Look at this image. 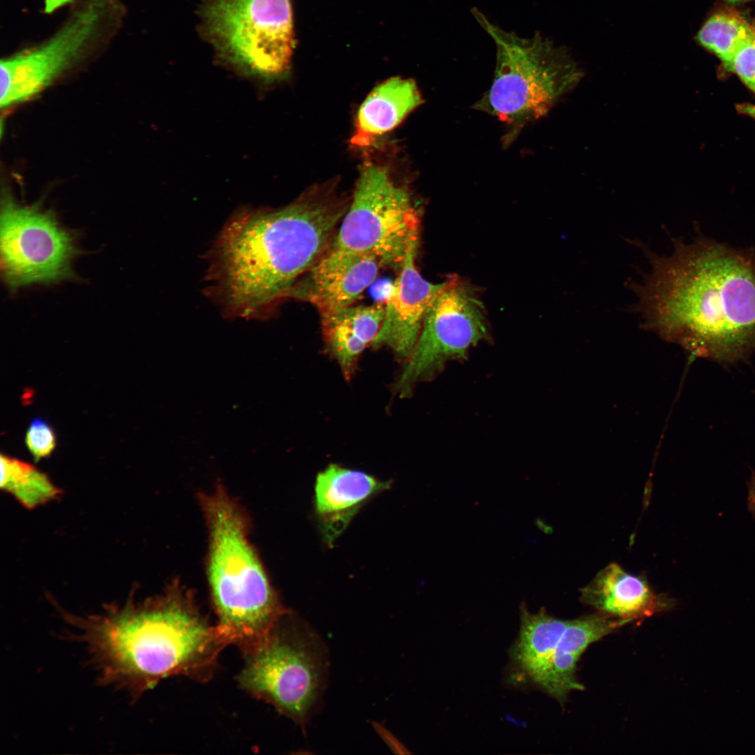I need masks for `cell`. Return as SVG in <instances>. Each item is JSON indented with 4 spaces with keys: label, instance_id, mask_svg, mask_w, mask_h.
Listing matches in <instances>:
<instances>
[{
    "label": "cell",
    "instance_id": "d6986e66",
    "mask_svg": "<svg viewBox=\"0 0 755 755\" xmlns=\"http://www.w3.org/2000/svg\"><path fill=\"white\" fill-rule=\"evenodd\" d=\"M569 621L556 619L540 610L531 613L521 606V628L512 656L522 670L540 686Z\"/></svg>",
    "mask_w": 755,
    "mask_h": 755
},
{
    "label": "cell",
    "instance_id": "8fae6325",
    "mask_svg": "<svg viewBox=\"0 0 755 755\" xmlns=\"http://www.w3.org/2000/svg\"><path fill=\"white\" fill-rule=\"evenodd\" d=\"M489 336L482 302L456 277L445 281L424 317L415 347L396 385L401 396L439 373L450 361L464 359Z\"/></svg>",
    "mask_w": 755,
    "mask_h": 755
},
{
    "label": "cell",
    "instance_id": "6da1fadb",
    "mask_svg": "<svg viewBox=\"0 0 755 755\" xmlns=\"http://www.w3.org/2000/svg\"><path fill=\"white\" fill-rule=\"evenodd\" d=\"M635 285L645 324L693 354L731 363L755 352V253L706 238L649 254Z\"/></svg>",
    "mask_w": 755,
    "mask_h": 755
},
{
    "label": "cell",
    "instance_id": "603a6c76",
    "mask_svg": "<svg viewBox=\"0 0 755 755\" xmlns=\"http://www.w3.org/2000/svg\"><path fill=\"white\" fill-rule=\"evenodd\" d=\"M729 71L735 73L755 93V39L749 41L737 51Z\"/></svg>",
    "mask_w": 755,
    "mask_h": 755
},
{
    "label": "cell",
    "instance_id": "277c9868",
    "mask_svg": "<svg viewBox=\"0 0 755 755\" xmlns=\"http://www.w3.org/2000/svg\"><path fill=\"white\" fill-rule=\"evenodd\" d=\"M209 531L208 578L226 644L247 651L287 613L247 538L245 515L223 489L201 498Z\"/></svg>",
    "mask_w": 755,
    "mask_h": 755
},
{
    "label": "cell",
    "instance_id": "7a4b0ae2",
    "mask_svg": "<svg viewBox=\"0 0 755 755\" xmlns=\"http://www.w3.org/2000/svg\"><path fill=\"white\" fill-rule=\"evenodd\" d=\"M346 206L330 189L280 209L244 208L211 251V294L227 314L263 319L326 251Z\"/></svg>",
    "mask_w": 755,
    "mask_h": 755
},
{
    "label": "cell",
    "instance_id": "2e32d148",
    "mask_svg": "<svg viewBox=\"0 0 755 755\" xmlns=\"http://www.w3.org/2000/svg\"><path fill=\"white\" fill-rule=\"evenodd\" d=\"M384 315V303H377L352 305L321 315L326 346L346 380H350L361 354L378 333Z\"/></svg>",
    "mask_w": 755,
    "mask_h": 755
},
{
    "label": "cell",
    "instance_id": "ba28073f",
    "mask_svg": "<svg viewBox=\"0 0 755 755\" xmlns=\"http://www.w3.org/2000/svg\"><path fill=\"white\" fill-rule=\"evenodd\" d=\"M201 17L203 34L236 69L264 80L289 70L294 48L290 0H205Z\"/></svg>",
    "mask_w": 755,
    "mask_h": 755
},
{
    "label": "cell",
    "instance_id": "30bf717a",
    "mask_svg": "<svg viewBox=\"0 0 755 755\" xmlns=\"http://www.w3.org/2000/svg\"><path fill=\"white\" fill-rule=\"evenodd\" d=\"M0 218L1 271L10 289L74 277L78 250L53 213L20 204L6 193Z\"/></svg>",
    "mask_w": 755,
    "mask_h": 755
},
{
    "label": "cell",
    "instance_id": "cb8c5ba5",
    "mask_svg": "<svg viewBox=\"0 0 755 755\" xmlns=\"http://www.w3.org/2000/svg\"><path fill=\"white\" fill-rule=\"evenodd\" d=\"M76 0H43V11L52 14L64 6L71 5Z\"/></svg>",
    "mask_w": 755,
    "mask_h": 755
},
{
    "label": "cell",
    "instance_id": "9a60e30c",
    "mask_svg": "<svg viewBox=\"0 0 755 755\" xmlns=\"http://www.w3.org/2000/svg\"><path fill=\"white\" fill-rule=\"evenodd\" d=\"M582 601L600 611L633 621L652 615L666 603L642 577L625 571L617 563L601 570L581 591Z\"/></svg>",
    "mask_w": 755,
    "mask_h": 755
},
{
    "label": "cell",
    "instance_id": "44dd1931",
    "mask_svg": "<svg viewBox=\"0 0 755 755\" xmlns=\"http://www.w3.org/2000/svg\"><path fill=\"white\" fill-rule=\"evenodd\" d=\"M1 488L31 509L55 498L59 490L32 465L1 454Z\"/></svg>",
    "mask_w": 755,
    "mask_h": 755
},
{
    "label": "cell",
    "instance_id": "8992f818",
    "mask_svg": "<svg viewBox=\"0 0 755 755\" xmlns=\"http://www.w3.org/2000/svg\"><path fill=\"white\" fill-rule=\"evenodd\" d=\"M45 39L1 59V108L27 101L104 50L123 27L122 0H76Z\"/></svg>",
    "mask_w": 755,
    "mask_h": 755
},
{
    "label": "cell",
    "instance_id": "ac0fdd59",
    "mask_svg": "<svg viewBox=\"0 0 755 755\" xmlns=\"http://www.w3.org/2000/svg\"><path fill=\"white\" fill-rule=\"evenodd\" d=\"M630 621L603 615H591L569 621L554 653L542 688L561 700L572 690L583 686L576 680V663L591 643Z\"/></svg>",
    "mask_w": 755,
    "mask_h": 755
},
{
    "label": "cell",
    "instance_id": "ffe728a7",
    "mask_svg": "<svg viewBox=\"0 0 755 755\" xmlns=\"http://www.w3.org/2000/svg\"><path fill=\"white\" fill-rule=\"evenodd\" d=\"M697 40L729 70L737 51L755 39V28L743 17L728 11L715 13L702 26Z\"/></svg>",
    "mask_w": 755,
    "mask_h": 755
},
{
    "label": "cell",
    "instance_id": "4fadbf2b",
    "mask_svg": "<svg viewBox=\"0 0 755 755\" xmlns=\"http://www.w3.org/2000/svg\"><path fill=\"white\" fill-rule=\"evenodd\" d=\"M419 244L407 253L385 304L381 328L372 343L374 347H389L399 359L407 360L419 336L429 306L444 286L426 280L415 259Z\"/></svg>",
    "mask_w": 755,
    "mask_h": 755
},
{
    "label": "cell",
    "instance_id": "484cf974",
    "mask_svg": "<svg viewBox=\"0 0 755 755\" xmlns=\"http://www.w3.org/2000/svg\"><path fill=\"white\" fill-rule=\"evenodd\" d=\"M749 498L750 507L755 511V479L751 487Z\"/></svg>",
    "mask_w": 755,
    "mask_h": 755
},
{
    "label": "cell",
    "instance_id": "d4e9b609",
    "mask_svg": "<svg viewBox=\"0 0 755 755\" xmlns=\"http://www.w3.org/2000/svg\"><path fill=\"white\" fill-rule=\"evenodd\" d=\"M740 112L755 118V104H745L739 106Z\"/></svg>",
    "mask_w": 755,
    "mask_h": 755
},
{
    "label": "cell",
    "instance_id": "7c38bea8",
    "mask_svg": "<svg viewBox=\"0 0 755 755\" xmlns=\"http://www.w3.org/2000/svg\"><path fill=\"white\" fill-rule=\"evenodd\" d=\"M380 261L371 254L325 251L292 287L287 297L310 303L320 315L352 305L375 281Z\"/></svg>",
    "mask_w": 755,
    "mask_h": 755
},
{
    "label": "cell",
    "instance_id": "9c48e42d",
    "mask_svg": "<svg viewBox=\"0 0 755 755\" xmlns=\"http://www.w3.org/2000/svg\"><path fill=\"white\" fill-rule=\"evenodd\" d=\"M419 214L410 195L385 167L364 165L352 203L326 251L375 256L382 267L400 269L419 244Z\"/></svg>",
    "mask_w": 755,
    "mask_h": 755
},
{
    "label": "cell",
    "instance_id": "3957f363",
    "mask_svg": "<svg viewBox=\"0 0 755 755\" xmlns=\"http://www.w3.org/2000/svg\"><path fill=\"white\" fill-rule=\"evenodd\" d=\"M64 621L66 637L84 649L98 682L134 699L166 677L205 673L226 645L217 627L175 590L101 614H66Z\"/></svg>",
    "mask_w": 755,
    "mask_h": 755
},
{
    "label": "cell",
    "instance_id": "52a82bcc",
    "mask_svg": "<svg viewBox=\"0 0 755 755\" xmlns=\"http://www.w3.org/2000/svg\"><path fill=\"white\" fill-rule=\"evenodd\" d=\"M282 615L246 651L238 675L242 688L304 725L317 710L328 670L326 649L305 622Z\"/></svg>",
    "mask_w": 755,
    "mask_h": 755
},
{
    "label": "cell",
    "instance_id": "5bb4252c",
    "mask_svg": "<svg viewBox=\"0 0 755 755\" xmlns=\"http://www.w3.org/2000/svg\"><path fill=\"white\" fill-rule=\"evenodd\" d=\"M389 487V482L337 464L319 473L314 507L325 541L333 542L364 503Z\"/></svg>",
    "mask_w": 755,
    "mask_h": 755
},
{
    "label": "cell",
    "instance_id": "5b68a950",
    "mask_svg": "<svg viewBox=\"0 0 755 755\" xmlns=\"http://www.w3.org/2000/svg\"><path fill=\"white\" fill-rule=\"evenodd\" d=\"M473 17L493 40L496 66L490 88L474 105L507 126L510 145L528 123L545 116L582 77L566 48L536 32L524 37L491 21L477 8Z\"/></svg>",
    "mask_w": 755,
    "mask_h": 755
},
{
    "label": "cell",
    "instance_id": "7402d4cb",
    "mask_svg": "<svg viewBox=\"0 0 755 755\" xmlns=\"http://www.w3.org/2000/svg\"><path fill=\"white\" fill-rule=\"evenodd\" d=\"M27 447L36 461L49 456L56 445L55 435L44 420L34 419L25 436Z\"/></svg>",
    "mask_w": 755,
    "mask_h": 755
},
{
    "label": "cell",
    "instance_id": "4316f807",
    "mask_svg": "<svg viewBox=\"0 0 755 755\" xmlns=\"http://www.w3.org/2000/svg\"><path fill=\"white\" fill-rule=\"evenodd\" d=\"M723 1L731 4H739L745 2L750 1L752 0H722Z\"/></svg>",
    "mask_w": 755,
    "mask_h": 755
},
{
    "label": "cell",
    "instance_id": "e0dca14e",
    "mask_svg": "<svg viewBox=\"0 0 755 755\" xmlns=\"http://www.w3.org/2000/svg\"><path fill=\"white\" fill-rule=\"evenodd\" d=\"M422 101L413 80L396 77L386 80L369 94L359 108L351 143L357 147L370 145L376 138L395 128Z\"/></svg>",
    "mask_w": 755,
    "mask_h": 755
}]
</instances>
